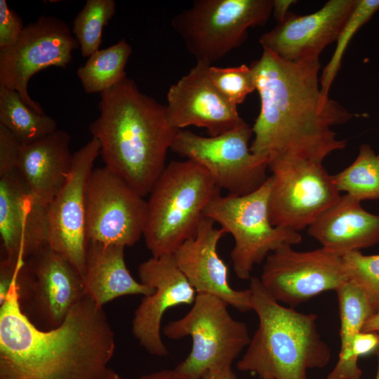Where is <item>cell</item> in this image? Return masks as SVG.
<instances>
[{
    "label": "cell",
    "mask_w": 379,
    "mask_h": 379,
    "mask_svg": "<svg viewBox=\"0 0 379 379\" xmlns=\"http://www.w3.org/2000/svg\"><path fill=\"white\" fill-rule=\"evenodd\" d=\"M251 68L260 109L252 127V153L268 160L302 159L319 163L343 149L345 140L331 129L355 114L321 91L319 59L284 60L263 49Z\"/></svg>",
    "instance_id": "cell-1"
},
{
    "label": "cell",
    "mask_w": 379,
    "mask_h": 379,
    "mask_svg": "<svg viewBox=\"0 0 379 379\" xmlns=\"http://www.w3.org/2000/svg\"><path fill=\"white\" fill-rule=\"evenodd\" d=\"M17 272L0 305V379H108L116 343L102 307L86 294L59 326L41 329L21 309Z\"/></svg>",
    "instance_id": "cell-2"
},
{
    "label": "cell",
    "mask_w": 379,
    "mask_h": 379,
    "mask_svg": "<svg viewBox=\"0 0 379 379\" xmlns=\"http://www.w3.org/2000/svg\"><path fill=\"white\" fill-rule=\"evenodd\" d=\"M100 94V115L89 125L92 138L100 142L105 166L144 197L166 166L177 130L168 124L166 106L127 77Z\"/></svg>",
    "instance_id": "cell-3"
},
{
    "label": "cell",
    "mask_w": 379,
    "mask_h": 379,
    "mask_svg": "<svg viewBox=\"0 0 379 379\" xmlns=\"http://www.w3.org/2000/svg\"><path fill=\"white\" fill-rule=\"evenodd\" d=\"M251 308L258 326L237 361L241 371L261 379H307L312 368L325 367L331 351L317 328V315L298 312L274 300L258 277L250 279Z\"/></svg>",
    "instance_id": "cell-4"
},
{
    "label": "cell",
    "mask_w": 379,
    "mask_h": 379,
    "mask_svg": "<svg viewBox=\"0 0 379 379\" xmlns=\"http://www.w3.org/2000/svg\"><path fill=\"white\" fill-rule=\"evenodd\" d=\"M149 194L142 237L152 255L159 257L173 255L196 234L205 208L220 189L202 166L186 159L169 162Z\"/></svg>",
    "instance_id": "cell-5"
},
{
    "label": "cell",
    "mask_w": 379,
    "mask_h": 379,
    "mask_svg": "<svg viewBox=\"0 0 379 379\" xmlns=\"http://www.w3.org/2000/svg\"><path fill=\"white\" fill-rule=\"evenodd\" d=\"M221 298L198 293L190 310L171 321L163 329L171 339L190 336L192 349L175 369L190 379H200L207 371L232 368L233 361L248 345V327L230 314Z\"/></svg>",
    "instance_id": "cell-6"
},
{
    "label": "cell",
    "mask_w": 379,
    "mask_h": 379,
    "mask_svg": "<svg viewBox=\"0 0 379 379\" xmlns=\"http://www.w3.org/2000/svg\"><path fill=\"white\" fill-rule=\"evenodd\" d=\"M271 187L269 176L260 188L248 194H220L204 212L205 217L233 237L231 260L236 275L242 280L250 279L254 266L278 248L302 241L298 232L272 225L268 208Z\"/></svg>",
    "instance_id": "cell-7"
},
{
    "label": "cell",
    "mask_w": 379,
    "mask_h": 379,
    "mask_svg": "<svg viewBox=\"0 0 379 379\" xmlns=\"http://www.w3.org/2000/svg\"><path fill=\"white\" fill-rule=\"evenodd\" d=\"M272 14V0H197L171 20L197 62L209 65L240 46L248 28L262 26Z\"/></svg>",
    "instance_id": "cell-8"
},
{
    "label": "cell",
    "mask_w": 379,
    "mask_h": 379,
    "mask_svg": "<svg viewBox=\"0 0 379 379\" xmlns=\"http://www.w3.org/2000/svg\"><path fill=\"white\" fill-rule=\"evenodd\" d=\"M253 135L252 127L246 121L216 136L180 129L176 131L171 150L202 166L220 190L243 196L260 188L269 178L268 159L251 151Z\"/></svg>",
    "instance_id": "cell-9"
},
{
    "label": "cell",
    "mask_w": 379,
    "mask_h": 379,
    "mask_svg": "<svg viewBox=\"0 0 379 379\" xmlns=\"http://www.w3.org/2000/svg\"><path fill=\"white\" fill-rule=\"evenodd\" d=\"M269 169L268 208L275 227L296 232L307 228L341 197L322 163L277 158L269 161Z\"/></svg>",
    "instance_id": "cell-10"
},
{
    "label": "cell",
    "mask_w": 379,
    "mask_h": 379,
    "mask_svg": "<svg viewBox=\"0 0 379 379\" xmlns=\"http://www.w3.org/2000/svg\"><path fill=\"white\" fill-rule=\"evenodd\" d=\"M17 286L22 312L43 330L59 326L86 295L81 276L48 245L19 262Z\"/></svg>",
    "instance_id": "cell-11"
},
{
    "label": "cell",
    "mask_w": 379,
    "mask_h": 379,
    "mask_svg": "<svg viewBox=\"0 0 379 379\" xmlns=\"http://www.w3.org/2000/svg\"><path fill=\"white\" fill-rule=\"evenodd\" d=\"M68 25L51 15L27 24L18 41L0 48V86L17 91L22 101L39 114L41 105L29 96L27 86L37 72L50 67L66 68L79 48Z\"/></svg>",
    "instance_id": "cell-12"
},
{
    "label": "cell",
    "mask_w": 379,
    "mask_h": 379,
    "mask_svg": "<svg viewBox=\"0 0 379 379\" xmlns=\"http://www.w3.org/2000/svg\"><path fill=\"white\" fill-rule=\"evenodd\" d=\"M259 279L274 300L292 308L348 281L342 256L323 247L298 251L290 244L267 255Z\"/></svg>",
    "instance_id": "cell-13"
},
{
    "label": "cell",
    "mask_w": 379,
    "mask_h": 379,
    "mask_svg": "<svg viewBox=\"0 0 379 379\" xmlns=\"http://www.w3.org/2000/svg\"><path fill=\"white\" fill-rule=\"evenodd\" d=\"M143 198L107 167L93 169L86 190L88 241L135 245L146 224L147 201Z\"/></svg>",
    "instance_id": "cell-14"
},
{
    "label": "cell",
    "mask_w": 379,
    "mask_h": 379,
    "mask_svg": "<svg viewBox=\"0 0 379 379\" xmlns=\"http://www.w3.org/2000/svg\"><path fill=\"white\" fill-rule=\"evenodd\" d=\"M100 154L92 138L73 154L68 176L48 206V244L85 279L88 246L86 190L94 162Z\"/></svg>",
    "instance_id": "cell-15"
},
{
    "label": "cell",
    "mask_w": 379,
    "mask_h": 379,
    "mask_svg": "<svg viewBox=\"0 0 379 379\" xmlns=\"http://www.w3.org/2000/svg\"><path fill=\"white\" fill-rule=\"evenodd\" d=\"M140 281L153 288L143 296L134 312L132 333L149 354L164 357L168 354L161 335L165 312L173 307L191 305L197 293L178 267L173 255L153 257L141 262L138 269Z\"/></svg>",
    "instance_id": "cell-16"
},
{
    "label": "cell",
    "mask_w": 379,
    "mask_h": 379,
    "mask_svg": "<svg viewBox=\"0 0 379 379\" xmlns=\"http://www.w3.org/2000/svg\"><path fill=\"white\" fill-rule=\"evenodd\" d=\"M210 66L197 62L169 88L166 114L173 128L194 126L205 128L209 136H216L245 121L237 107L229 103L213 85L208 77Z\"/></svg>",
    "instance_id": "cell-17"
},
{
    "label": "cell",
    "mask_w": 379,
    "mask_h": 379,
    "mask_svg": "<svg viewBox=\"0 0 379 379\" xmlns=\"http://www.w3.org/2000/svg\"><path fill=\"white\" fill-rule=\"evenodd\" d=\"M357 0H329L314 13H288L260 37L263 49L291 62L319 59L321 51L337 37Z\"/></svg>",
    "instance_id": "cell-18"
},
{
    "label": "cell",
    "mask_w": 379,
    "mask_h": 379,
    "mask_svg": "<svg viewBox=\"0 0 379 379\" xmlns=\"http://www.w3.org/2000/svg\"><path fill=\"white\" fill-rule=\"evenodd\" d=\"M48 206L27 190L18 171L0 177V236L4 258L26 260L48 244Z\"/></svg>",
    "instance_id": "cell-19"
},
{
    "label": "cell",
    "mask_w": 379,
    "mask_h": 379,
    "mask_svg": "<svg viewBox=\"0 0 379 379\" xmlns=\"http://www.w3.org/2000/svg\"><path fill=\"white\" fill-rule=\"evenodd\" d=\"M225 232L215 222L202 218L196 234L173 254L176 264L198 293L217 296L241 312L252 310L251 291L235 290L229 283L228 267L218 252Z\"/></svg>",
    "instance_id": "cell-20"
},
{
    "label": "cell",
    "mask_w": 379,
    "mask_h": 379,
    "mask_svg": "<svg viewBox=\"0 0 379 379\" xmlns=\"http://www.w3.org/2000/svg\"><path fill=\"white\" fill-rule=\"evenodd\" d=\"M307 229L321 247L340 256L379 243V215L366 211L346 194Z\"/></svg>",
    "instance_id": "cell-21"
},
{
    "label": "cell",
    "mask_w": 379,
    "mask_h": 379,
    "mask_svg": "<svg viewBox=\"0 0 379 379\" xmlns=\"http://www.w3.org/2000/svg\"><path fill=\"white\" fill-rule=\"evenodd\" d=\"M70 135L56 130L30 144L22 145L17 171L29 192L48 206L66 180L73 154Z\"/></svg>",
    "instance_id": "cell-22"
},
{
    "label": "cell",
    "mask_w": 379,
    "mask_h": 379,
    "mask_svg": "<svg viewBox=\"0 0 379 379\" xmlns=\"http://www.w3.org/2000/svg\"><path fill=\"white\" fill-rule=\"evenodd\" d=\"M125 247L88 241L84 279L86 293L100 307L128 295L146 296L153 288L135 279L124 259Z\"/></svg>",
    "instance_id": "cell-23"
},
{
    "label": "cell",
    "mask_w": 379,
    "mask_h": 379,
    "mask_svg": "<svg viewBox=\"0 0 379 379\" xmlns=\"http://www.w3.org/2000/svg\"><path fill=\"white\" fill-rule=\"evenodd\" d=\"M340 321L339 359L326 379H361V370L353 353L356 335L373 312L362 292L347 281L335 291Z\"/></svg>",
    "instance_id": "cell-24"
},
{
    "label": "cell",
    "mask_w": 379,
    "mask_h": 379,
    "mask_svg": "<svg viewBox=\"0 0 379 379\" xmlns=\"http://www.w3.org/2000/svg\"><path fill=\"white\" fill-rule=\"evenodd\" d=\"M131 53V45L122 39L90 55L77 72L85 92L101 93L126 77L125 67Z\"/></svg>",
    "instance_id": "cell-25"
},
{
    "label": "cell",
    "mask_w": 379,
    "mask_h": 379,
    "mask_svg": "<svg viewBox=\"0 0 379 379\" xmlns=\"http://www.w3.org/2000/svg\"><path fill=\"white\" fill-rule=\"evenodd\" d=\"M0 124L7 128L22 145L36 142L57 130L55 121L27 105L19 93L0 86Z\"/></svg>",
    "instance_id": "cell-26"
},
{
    "label": "cell",
    "mask_w": 379,
    "mask_h": 379,
    "mask_svg": "<svg viewBox=\"0 0 379 379\" xmlns=\"http://www.w3.org/2000/svg\"><path fill=\"white\" fill-rule=\"evenodd\" d=\"M337 190L361 201L379 199V156L368 144H361L354 161L332 175Z\"/></svg>",
    "instance_id": "cell-27"
},
{
    "label": "cell",
    "mask_w": 379,
    "mask_h": 379,
    "mask_svg": "<svg viewBox=\"0 0 379 379\" xmlns=\"http://www.w3.org/2000/svg\"><path fill=\"white\" fill-rule=\"evenodd\" d=\"M114 0H88L73 21L72 33L83 57L99 50L103 27L116 12Z\"/></svg>",
    "instance_id": "cell-28"
},
{
    "label": "cell",
    "mask_w": 379,
    "mask_h": 379,
    "mask_svg": "<svg viewBox=\"0 0 379 379\" xmlns=\"http://www.w3.org/2000/svg\"><path fill=\"white\" fill-rule=\"evenodd\" d=\"M378 11L379 0H357L354 10L337 37L333 54L322 72L320 87L323 95L328 96L331 86L341 67L344 53L352 38Z\"/></svg>",
    "instance_id": "cell-29"
},
{
    "label": "cell",
    "mask_w": 379,
    "mask_h": 379,
    "mask_svg": "<svg viewBox=\"0 0 379 379\" xmlns=\"http://www.w3.org/2000/svg\"><path fill=\"white\" fill-rule=\"evenodd\" d=\"M342 257L348 281L362 292L373 314L379 312V254L367 255L355 251Z\"/></svg>",
    "instance_id": "cell-30"
},
{
    "label": "cell",
    "mask_w": 379,
    "mask_h": 379,
    "mask_svg": "<svg viewBox=\"0 0 379 379\" xmlns=\"http://www.w3.org/2000/svg\"><path fill=\"white\" fill-rule=\"evenodd\" d=\"M208 77L219 93L231 105L237 107L255 90L251 67L241 65L231 67L211 65Z\"/></svg>",
    "instance_id": "cell-31"
},
{
    "label": "cell",
    "mask_w": 379,
    "mask_h": 379,
    "mask_svg": "<svg viewBox=\"0 0 379 379\" xmlns=\"http://www.w3.org/2000/svg\"><path fill=\"white\" fill-rule=\"evenodd\" d=\"M24 28L20 15L8 7L5 0H0V48L13 46Z\"/></svg>",
    "instance_id": "cell-32"
},
{
    "label": "cell",
    "mask_w": 379,
    "mask_h": 379,
    "mask_svg": "<svg viewBox=\"0 0 379 379\" xmlns=\"http://www.w3.org/2000/svg\"><path fill=\"white\" fill-rule=\"evenodd\" d=\"M21 146L17 138L0 124V177L17 171Z\"/></svg>",
    "instance_id": "cell-33"
},
{
    "label": "cell",
    "mask_w": 379,
    "mask_h": 379,
    "mask_svg": "<svg viewBox=\"0 0 379 379\" xmlns=\"http://www.w3.org/2000/svg\"><path fill=\"white\" fill-rule=\"evenodd\" d=\"M379 347V334L377 333H359L354 340L353 353L355 357L368 354Z\"/></svg>",
    "instance_id": "cell-34"
},
{
    "label": "cell",
    "mask_w": 379,
    "mask_h": 379,
    "mask_svg": "<svg viewBox=\"0 0 379 379\" xmlns=\"http://www.w3.org/2000/svg\"><path fill=\"white\" fill-rule=\"evenodd\" d=\"M297 1L294 0H272V14L278 23L289 13V8Z\"/></svg>",
    "instance_id": "cell-35"
},
{
    "label": "cell",
    "mask_w": 379,
    "mask_h": 379,
    "mask_svg": "<svg viewBox=\"0 0 379 379\" xmlns=\"http://www.w3.org/2000/svg\"><path fill=\"white\" fill-rule=\"evenodd\" d=\"M137 379H190L174 369H163L141 375Z\"/></svg>",
    "instance_id": "cell-36"
},
{
    "label": "cell",
    "mask_w": 379,
    "mask_h": 379,
    "mask_svg": "<svg viewBox=\"0 0 379 379\" xmlns=\"http://www.w3.org/2000/svg\"><path fill=\"white\" fill-rule=\"evenodd\" d=\"M200 379H237L232 368L220 371H207Z\"/></svg>",
    "instance_id": "cell-37"
},
{
    "label": "cell",
    "mask_w": 379,
    "mask_h": 379,
    "mask_svg": "<svg viewBox=\"0 0 379 379\" xmlns=\"http://www.w3.org/2000/svg\"><path fill=\"white\" fill-rule=\"evenodd\" d=\"M361 331L379 333V312L373 314L366 321Z\"/></svg>",
    "instance_id": "cell-38"
},
{
    "label": "cell",
    "mask_w": 379,
    "mask_h": 379,
    "mask_svg": "<svg viewBox=\"0 0 379 379\" xmlns=\"http://www.w3.org/2000/svg\"><path fill=\"white\" fill-rule=\"evenodd\" d=\"M108 379H123V378L119 373H117L116 371L112 369L109 375Z\"/></svg>",
    "instance_id": "cell-39"
},
{
    "label": "cell",
    "mask_w": 379,
    "mask_h": 379,
    "mask_svg": "<svg viewBox=\"0 0 379 379\" xmlns=\"http://www.w3.org/2000/svg\"><path fill=\"white\" fill-rule=\"evenodd\" d=\"M375 353L377 355V371L375 379H379V347L375 350Z\"/></svg>",
    "instance_id": "cell-40"
},
{
    "label": "cell",
    "mask_w": 379,
    "mask_h": 379,
    "mask_svg": "<svg viewBox=\"0 0 379 379\" xmlns=\"http://www.w3.org/2000/svg\"><path fill=\"white\" fill-rule=\"evenodd\" d=\"M378 156H379V154H378Z\"/></svg>",
    "instance_id": "cell-41"
},
{
    "label": "cell",
    "mask_w": 379,
    "mask_h": 379,
    "mask_svg": "<svg viewBox=\"0 0 379 379\" xmlns=\"http://www.w3.org/2000/svg\"><path fill=\"white\" fill-rule=\"evenodd\" d=\"M379 334V333H378Z\"/></svg>",
    "instance_id": "cell-42"
}]
</instances>
